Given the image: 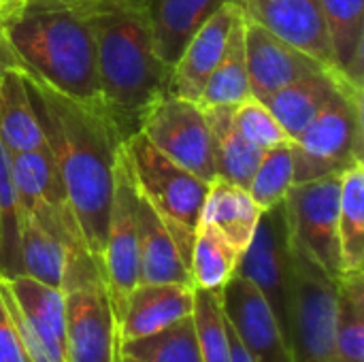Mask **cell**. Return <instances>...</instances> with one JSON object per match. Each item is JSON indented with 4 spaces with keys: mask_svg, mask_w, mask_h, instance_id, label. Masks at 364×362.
Masks as SVG:
<instances>
[{
    "mask_svg": "<svg viewBox=\"0 0 364 362\" xmlns=\"http://www.w3.org/2000/svg\"><path fill=\"white\" fill-rule=\"evenodd\" d=\"M23 77L83 243L100 265L113 201L115 160L124 143L107 111L68 98L26 73Z\"/></svg>",
    "mask_w": 364,
    "mask_h": 362,
    "instance_id": "cell-1",
    "label": "cell"
},
{
    "mask_svg": "<svg viewBox=\"0 0 364 362\" xmlns=\"http://www.w3.org/2000/svg\"><path fill=\"white\" fill-rule=\"evenodd\" d=\"M85 13L105 111L122 143L141 132L145 117L168 94L173 68L158 55L147 0H73Z\"/></svg>",
    "mask_w": 364,
    "mask_h": 362,
    "instance_id": "cell-2",
    "label": "cell"
},
{
    "mask_svg": "<svg viewBox=\"0 0 364 362\" xmlns=\"http://www.w3.org/2000/svg\"><path fill=\"white\" fill-rule=\"evenodd\" d=\"M2 26L28 77L105 111L92 26L77 2H17Z\"/></svg>",
    "mask_w": 364,
    "mask_h": 362,
    "instance_id": "cell-3",
    "label": "cell"
},
{
    "mask_svg": "<svg viewBox=\"0 0 364 362\" xmlns=\"http://www.w3.org/2000/svg\"><path fill=\"white\" fill-rule=\"evenodd\" d=\"M66 362H122L119 322L98 260L87 247L66 252L62 275Z\"/></svg>",
    "mask_w": 364,
    "mask_h": 362,
    "instance_id": "cell-4",
    "label": "cell"
},
{
    "mask_svg": "<svg viewBox=\"0 0 364 362\" xmlns=\"http://www.w3.org/2000/svg\"><path fill=\"white\" fill-rule=\"evenodd\" d=\"M124 154L139 194L158 211L190 269L192 245L209 183L164 156L143 132H136L124 143Z\"/></svg>",
    "mask_w": 364,
    "mask_h": 362,
    "instance_id": "cell-5",
    "label": "cell"
},
{
    "mask_svg": "<svg viewBox=\"0 0 364 362\" xmlns=\"http://www.w3.org/2000/svg\"><path fill=\"white\" fill-rule=\"evenodd\" d=\"M337 280L292 241V362H333Z\"/></svg>",
    "mask_w": 364,
    "mask_h": 362,
    "instance_id": "cell-6",
    "label": "cell"
},
{
    "mask_svg": "<svg viewBox=\"0 0 364 362\" xmlns=\"http://www.w3.org/2000/svg\"><path fill=\"white\" fill-rule=\"evenodd\" d=\"M364 94L356 92L320 113L294 141V186L341 175L363 162Z\"/></svg>",
    "mask_w": 364,
    "mask_h": 362,
    "instance_id": "cell-7",
    "label": "cell"
},
{
    "mask_svg": "<svg viewBox=\"0 0 364 362\" xmlns=\"http://www.w3.org/2000/svg\"><path fill=\"white\" fill-rule=\"evenodd\" d=\"M237 275L252 282L271 305L279 329L290 346L292 307V233L286 201L264 209L245 252L239 258Z\"/></svg>",
    "mask_w": 364,
    "mask_h": 362,
    "instance_id": "cell-8",
    "label": "cell"
},
{
    "mask_svg": "<svg viewBox=\"0 0 364 362\" xmlns=\"http://www.w3.org/2000/svg\"><path fill=\"white\" fill-rule=\"evenodd\" d=\"M0 294L32 362H66V307L62 288L28 275L0 277Z\"/></svg>",
    "mask_w": 364,
    "mask_h": 362,
    "instance_id": "cell-9",
    "label": "cell"
},
{
    "mask_svg": "<svg viewBox=\"0 0 364 362\" xmlns=\"http://www.w3.org/2000/svg\"><path fill=\"white\" fill-rule=\"evenodd\" d=\"M136 186L124 154L119 147L115 160L113 201L107 226L105 250L100 256V269L111 294V303L117 322L124 314V305L130 292L139 286V235H136Z\"/></svg>",
    "mask_w": 364,
    "mask_h": 362,
    "instance_id": "cell-10",
    "label": "cell"
},
{
    "mask_svg": "<svg viewBox=\"0 0 364 362\" xmlns=\"http://www.w3.org/2000/svg\"><path fill=\"white\" fill-rule=\"evenodd\" d=\"M341 175L296 183L284 198L292 241L303 247L318 265H322L335 280L343 275L339 252Z\"/></svg>",
    "mask_w": 364,
    "mask_h": 362,
    "instance_id": "cell-11",
    "label": "cell"
},
{
    "mask_svg": "<svg viewBox=\"0 0 364 362\" xmlns=\"http://www.w3.org/2000/svg\"><path fill=\"white\" fill-rule=\"evenodd\" d=\"M11 169L19 209L49 235L60 239L66 250L85 247L49 147L11 154Z\"/></svg>",
    "mask_w": 364,
    "mask_h": 362,
    "instance_id": "cell-12",
    "label": "cell"
},
{
    "mask_svg": "<svg viewBox=\"0 0 364 362\" xmlns=\"http://www.w3.org/2000/svg\"><path fill=\"white\" fill-rule=\"evenodd\" d=\"M141 132L164 156L203 181L215 179L211 130L198 102L166 94L145 117Z\"/></svg>",
    "mask_w": 364,
    "mask_h": 362,
    "instance_id": "cell-13",
    "label": "cell"
},
{
    "mask_svg": "<svg viewBox=\"0 0 364 362\" xmlns=\"http://www.w3.org/2000/svg\"><path fill=\"white\" fill-rule=\"evenodd\" d=\"M222 309L252 362H292L271 305L252 282L235 273L222 290Z\"/></svg>",
    "mask_w": 364,
    "mask_h": 362,
    "instance_id": "cell-14",
    "label": "cell"
},
{
    "mask_svg": "<svg viewBox=\"0 0 364 362\" xmlns=\"http://www.w3.org/2000/svg\"><path fill=\"white\" fill-rule=\"evenodd\" d=\"M245 64L252 98L264 102L275 92L326 68L316 58L282 41L264 26L245 17ZM335 73V70H333Z\"/></svg>",
    "mask_w": 364,
    "mask_h": 362,
    "instance_id": "cell-15",
    "label": "cell"
},
{
    "mask_svg": "<svg viewBox=\"0 0 364 362\" xmlns=\"http://www.w3.org/2000/svg\"><path fill=\"white\" fill-rule=\"evenodd\" d=\"M243 15L337 73L320 0H237ZM339 75V73H337Z\"/></svg>",
    "mask_w": 364,
    "mask_h": 362,
    "instance_id": "cell-16",
    "label": "cell"
},
{
    "mask_svg": "<svg viewBox=\"0 0 364 362\" xmlns=\"http://www.w3.org/2000/svg\"><path fill=\"white\" fill-rule=\"evenodd\" d=\"M241 13L237 0H228L222 9H218L186 43L179 60L173 66L168 94L177 98H186L198 102L205 83L215 70L230 34V28Z\"/></svg>",
    "mask_w": 364,
    "mask_h": 362,
    "instance_id": "cell-17",
    "label": "cell"
},
{
    "mask_svg": "<svg viewBox=\"0 0 364 362\" xmlns=\"http://www.w3.org/2000/svg\"><path fill=\"white\" fill-rule=\"evenodd\" d=\"M194 314V288L183 284H139L119 318V348L156 335Z\"/></svg>",
    "mask_w": 364,
    "mask_h": 362,
    "instance_id": "cell-18",
    "label": "cell"
},
{
    "mask_svg": "<svg viewBox=\"0 0 364 362\" xmlns=\"http://www.w3.org/2000/svg\"><path fill=\"white\" fill-rule=\"evenodd\" d=\"M356 92H363V87L352 85L333 70H324L320 75L290 83L288 87L269 96L264 105L271 109L286 137L294 141L331 105Z\"/></svg>",
    "mask_w": 364,
    "mask_h": 362,
    "instance_id": "cell-19",
    "label": "cell"
},
{
    "mask_svg": "<svg viewBox=\"0 0 364 362\" xmlns=\"http://www.w3.org/2000/svg\"><path fill=\"white\" fill-rule=\"evenodd\" d=\"M136 235H139V284L192 286L190 269L181 258L166 224L141 194L136 196Z\"/></svg>",
    "mask_w": 364,
    "mask_h": 362,
    "instance_id": "cell-20",
    "label": "cell"
},
{
    "mask_svg": "<svg viewBox=\"0 0 364 362\" xmlns=\"http://www.w3.org/2000/svg\"><path fill=\"white\" fill-rule=\"evenodd\" d=\"M228 0H147L158 55L171 68L192 34Z\"/></svg>",
    "mask_w": 364,
    "mask_h": 362,
    "instance_id": "cell-21",
    "label": "cell"
},
{
    "mask_svg": "<svg viewBox=\"0 0 364 362\" xmlns=\"http://www.w3.org/2000/svg\"><path fill=\"white\" fill-rule=\"evenodd\" d=\"M260 213L262 209L245 188L224 179H213L209 183L198 224L213 226L230 245L243 254L254 237Z\"/></svg>",
    "mask_w": 364,
    "mask_h": 362,
    "instance_id": "cell-22",
    "label": "cell"
},
{
    "mask_svg": "<svg viewBox=\"0 0 364 362\" xmlns=\"http://www.w3.org/2000/svg\"><path fill=\"white\" fill-rule=\"evenodd\" d=\"M337 73L364 90V0H320Z\"/></svg>",
    "mask_w": 364,
    "mask_h": 362,
    "instance_id": "cell-23",
    "label": "cell"
},
{
    "mask_svg": "<svg viewBox=\"0 0 364 362\" xmlns=\"http://www.w3.org/2000/svg\"><path fill=\"white\" fill-rule=\"evenodd\" d=\"M235 107H209L205 109L211 141H213V166L215 179L237 183L247 190L256 166L262 160V149L250 143L235 124Z\"/></svg>",
    "mask_w": 364,
    "mask_h": 362,
    "instance_id": "cell-24",
    "label": "cell"
},
{
    "mask_svg": "<svg viewBox=\"0 0 364 362\" xmlns=\"http://www.w3.org/2000/svg\"><path fill=\"white\" fill-rule=\"evenodd\" d=\"M0 139L9 154L41 149L47 145L21 70H11L0 79Z\"/></svg>",
    "mask_w": 364,
    "mask_h": 362,
    "instance_id": "cell-25",
    "label": "cell"
},
{
    "mask_svg": "<svg viewBox=\"0 0 364 362\" xmlns=\"http://www.w3.org/2000/svg\"><path fill=\"white\" fill-rule=\"evenodd\" d=\"M247 98H252V92H250V77L245 64V15L241 11L230 28L226 49L215 70L211 73L209 81L203 87L198 105L203 109L237 107Z\"/></svg>",
    "mask_w": 364,
    "mask_h": 362,
    "instance_id": "cell-26",
    "label": "cell"
},
{
    "mask_svg": "<svg viewBox=\"0 0 364 362\" xmlns=\"http://www.w3.org/2000/svg\"><path fill=\"white\" fill-rule=\"evenodd\" d=\"M339 252L343 275L364 271V162L341 175Z\"/></svg>",
    "mask_w": 364,
    "mask_h": 362,
    "instance_id": "cell-27",
    "label": "cell"
},
{
    "mask_svg": "<svg viewBox=\"0 0 364 362\" xmlns=\"http://www.w3.org/2000/svg\"><path fill=\"white\" fill-rule=\"evenodd\" d=\"M333 362H364V271L337 280Z\"/></svg>",
    "mask_w": 364,
    "mask_h": 362,
    "instance_id": "cell-28",
    "label": "cell"
},
{
    "mask_svg": "<svg viewBox=\"0 0 364 362\" xmlns=\"http://www.w3.org/2000/svg\"><path fill=\"white\" fill-rule=\"evenodd\" d=\"M239 258L241 252L230 245L213 226L198 224L190 256L192 286L200 290L222 292L226 282L235 275Z\"/></svg>",
    "mask_w": 364,
    "mask_h": 362,
    "instance_id": "cell-29",
    "label": "cell"
},
{
    "mask_svg": "<svg viewBox=\"0 0 364 362\" xmlns=\"http://www.w3.org/2000/svg\"><path fill=\"white\" fill-rule=\"evenodd\" d=\"M66 245L38 226L28 213H19V258L21 275L38 280L43 284L62 286L64 265H66Z\"/></svg>",
    "mask_w": 364,
    "mask_h": 362,
    "instance_id": "cell-30",
    "label": "cell"
},
{
    "mask_svg": "<svg viewBox=\"0 0 364 362\" xmlns=\"http://www.w3.org/2000/svg\"><path fill=\"white\" fill-rule=\"evenodd\" d=\"M119 354L139 362H203L194 316H188L156 335L122 344Z\"/></svg>",
    "mask_w": 364,
    "mask_h": 362,
    "instance_id": "cell-31",
    "label": "cell"
},
{
    "mask_svg": "<svg viewBox=\"0 0 364 362\" xmlns=\"http://www.w3.org/2000/svg\"><path fill=\"white\" fill-rule=\"evenodd\" d=\"M294 186V149L292 141L279 143L262 154L260 164L256 166L247 192L256 205L264 211L286 198Z\"/></svg>",
    "mask_w": 364,
    "mask_h": 362,
    "instance_id": "cell-32",
    "label": "cell"
},
{
    "mask_svg": "<svg viewBox=\"0 0 364 362\" xmlns=\"http://www.w3.org/2000/svg\"><path fill=\"white\" fill-rule=\"evenodd\" d=\"M194 324L203 362H232L228 322L222 309V292L194 288Z\"/></svg>",
    "mask_w": 364,
    "mask_h": 362,
    "instance_id": "cell-33",
    "label": "cell"
},
{
    "mask_svg": "<svg viewBox=\"0 0 364 362\" xmlns=\"http://www.w3.org/2000/svg\"><path fill=\"white\" fill-rule=\"evenodd\" d=\"M232 117L241 134L262 151L290 141L279 122L275 119V115L271 113V109L256 98H247L241 105H237L232 109Z\"/></svg>",
    "mask_w": 364,
    "mask_h": 362,
    "instance_id": "cell-34",
    "label": "cell"
},
{
    "mask_svg": "<svg viewBox=\"0 0 364 362\" xmlns=\"http://www.w3.org/2000/svg\"><path fill=\"white\" fill-rule=\"evenodd\" d=\"M0 362H32L17 333L13 316L0 294Z\"/></svg>",
    "mask_w": 364,
    "mask_h": 362,
    "instance_id": "cell-35",
    "label": "cell"
},
{
    "mask_svg": "<svg viewBox=\"0 0 364 362\" xmlns=\"http://www.w3.org/2000/svg\"><path fill=\"white\" fill-rule=\"evenodd\" d=\"M11 70H21V73H23V64H21V60L17 58L13 45H11V41H9V36H6V32H4V26H2V21H0V79H2L6 73H11Z\"/></svg>",
    "mask_w": 364,
    "mask_h": 362,
    "instance_id": "cell-36",
    "label": "cell"
},
{
    "mask_svg": "<svg viewBox=\"0 0 364 362\" xmlns=\"http://www.w3.org/2000/svg\"><path fill=\"white\" fill-rule=\"evenodd\" d=\"M228 333H230V352H232V362H252L247 350L243 348V344L237 339V335L232 333V329L228 326Z\"/></svg>",
    "mask_w": 364,
    "mask_h": 362,
    "instance_id": "cell-37",
    "label": "cell"
},
{
    "mask_svg": "<svg viewBox=\"0 0 364 362\" xmlns=\"http://www.w3.org/2000/svg\"><path fill=\"white\" fill-rule=\"evenodd\" d=\"M13 6H15V4H13L11 0H0V21L9 15V11H11Z\"/></svg>",
    "mask_w": 364,
    "mask_h": 362,
    "instance_id": "cell-38",
    "label": "cell"
},
{
    "mask_svg": "<svg viewBox=\"0 0 364 362\" xmlns=\"http://www.w3.org/2000/svg\"><path fill=\"white\" fill-rule=\"evenodd\" d=\"M122 362H139V361H134V358H128V356H122Z\"/></svg>",
    "mask_w": 364,
    "mask_h": 362,
    "instance_id": "cell-39",
    "label": "cell"
},
{
    "mask_svg": "<svg viewBox=\"0 0 364 362\" xmlns=\"http://www.w3.org/2000/svg\"><path fill=\"white\" fill-rule=\"evenodd\" d=\"M19 2H34V0H19ZM60 2H73V0H60Z\"/></svg>",
    "mask_w": 364,
    "mask_h": 362,
    "instance_id": "cell-40",
    "label": "cell"
},
{
    "mask_svg": "<svg viewBox=\"0 0 364 362\" xmlns=\"http://www.w3.org/2000/svg\"><path fill=\"white\" fill-rule=\"evenodd\" d=\"M11 2H13V4H17V2H19V0H11Z\"/></svg>",
    "mask_w": 364,
    "mask_h": 362,
    "instance_id": "cell-41",
    "label": "cell"
}]
</instances>
